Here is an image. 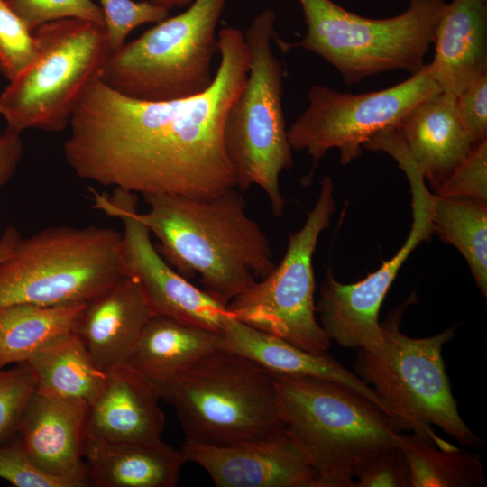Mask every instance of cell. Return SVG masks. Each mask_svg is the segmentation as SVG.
Returning <instances> with one entry per match:
<instances>
[{
	"instance_id": "obj_1",
	"label": "cell",
	"mask_w": 487,
	"mask_h": 487,
	"mask_svg": "<svg viewBox=\"0 0 487 487\" xmlns=\"http://www.w3.org/2000/svg\"><path fill=\"white\" fill-rule=\"evenodd\" d=\"M220 60L211 85L195 96L145 101L100 78L84 91L63 152L80 178L142 196L207 198L236 188L224 142L227 112L242 91L251 55L244 32L217 33Z\"/></svg>"
},
{
	"instance_id": "obj_2",
	"label": "cell",
	"mask_w": 487,
	"mask_h": 487,
	"mask_svg": "<svg viewBox=\"0 0 487 487\" xmlns=\"http://www.w3.org/2000/svg\"><path fill=\"white\" fill-rule=\"evenodd\" d=\"M143 198L149 210L136 217L157 237L162 253L225 306L275 268L267 236L235 188L207 198Z\"/></svg>"
},
{
	"instance_id": "obj_3",
	"label": "cell",
	"mask_w": 487,
	"mask_h": 487,
	"mask_svg": "<svg viewBox=\"0 0 487 487\" xmlns=\"http://www.w3.org/2000/svg\"><path fill=\"white\" fill-rule=\"evenodd\" d=\"M273 380L286 430L317 470V487H355L363 467L397 446L399 423L357 391L315 378Z\"/></svg>"
},
{
	"instance_id": "obj_4",
	"label": "cell",
	"mask_w": 487,
	"mask_h": 487,
	"mask_svg": "<svg viewBox=\"0 0 487 487\" xmlns=\"http://www.w3.org/2000/svg\"><path fill=\"white\" fill-rule=\"evenodd\" d=\"M405 306L381 324L384 342L380 349H360L357 375L373 385L402 431L411 430L443 450L457 449L435 433L436 426L461 445L475 448L482 440L459 414L442 357L443 346L455 335V327L429 337L407 336L400 330Z\"/></svg>"
},
{
	"instance_id": "obj_5",
	"label": "cell",
	"mask_w": 487,
	"mask_h": 487,
	"mask_svg": "<svg viewBox=\"0 0 487 487\" xmlns=\"http://www.w3.org/2000/svg\"><path fill=\"white\" fill-rule=\"evenodd\" d=\"M298 1L306 34L293 45L277 42L286 50L300 47L321 57L347 85L394 69L417 72L425 65L446 4L444 0H410L403 13L374 19L352 13L332 0Z\"/></svg>"
},
{
	"instance_id": "obj_6",
	"label": "cell",
	"mask_w": 487,
	"mask_h": 487,
	"mask_svg": "<svg viewBox=\"0 0 487 487\" xmlns=\"http://www.w3.org/2000/svg\"><path fill=\"white\" fill-rule=\"evenodd\" d=\"M170 403L185 439L205 445L230 446L286 430L273 376L249 358L222 347L184 373Z\"/></svg>"
},
{
	"instance_id": "obj_7",
	"label": "cell",
	"mask_w": 487,
	"mask_h": 487,
	"mask_svg": "<svg viewBox=\"0 0 487 487\" xmlns=\"http://www.w3.org/2000/svg\"><path fill=\"white\" fill-rule=\"evenodd\" d=\"M276 15L271 9L256 14L244 34L251 63L245 84L229 108L224 142L235 187H260L274 216L285 201L280 175L294 165L282 109L283 69L272 48Z\"/></svg>"
},
{
	"instance_id": "obj_8",
	"label": "cell",
	"mask_w": 487,
	"mask_h": 487,
	"mask_svg": "<svg viewBox=\"0 0 487 487\" xmlns=\"http://www.w3.org/2000/svg\"><path fill=\"white\" fill-rule=\"evenodd\" d=\"M122 233L57 226L21 239L0 262V307L87 303L124 275Z\"/></svg>"
},
{
	"instance_id": "obj_9",
	"label": "cell",
	"mask_w": 487,
	"mask_h": 487,
	"mask_svg": "<svg viewBox=\"0 0 487 487\" xmlns=\"http://www.w3.org/2000/svg\"><path fill=\"white\" fill-rule=\"evenodd\" d=\"M226 2L193 0L183 13L167 17L111 52L101 80L122 95L145 101L203 92L214 79L216 27Z\"/></svg>"
},
{
	"instance_id": "obj_10",
	"label": "cell",
	"mask_w": 487,
	"mask_h": 487,
	"mask_svg": "<svg viewBox=\"0 0 487 487\" xmlns=\"http://www.w3.org/2000/svg\"><path fill=\"white\" fill-rule=\"evenodd\" d=\"M38 57L0 94V115L11 130L57 133L69 125L86 88L101 77L110 54L105 26L64 18L33 32Z\"/></svg>"
},
{
	"instance_id": "obj_11",
	"label": "cell",
	"mask_w": 487,
	"mask_h": 487,
	"mask_svg": "<svg viewBox=\"0 0 487 487\" xmlns=\"http://www.w3.org/2000/svg\"><path fill=\"white\" fill-rule=\"evenodd\" d=\"M335 211L334 186L326 176L305 224L289 235L280 264L227 304L232 317L303 350L326 353L330 340L316 318L312 257Z\"/></svg>"
},
{
	"instance_id": "obj_12",
	"label": "cell",
	"mask_w": 487,
	"mask_h": 487,
	"mask_svg": "<svg viewBox=\"0 0 487 487\" xmlns=\"http://www.w3.org/2000/svg\"><path fill=\"white\" fill-rule=\"evenodd\" d=\"M441 92L428 63L406 80L378 91L350 94L324 85L308 92L306 109L287 129L292 150L306 151L315 168L336 149L346 165L361 156L363 145L377 133L394 128L418 103Z\"/></svg>"
},
{
	"instance_id": "obj_13",
	"label": "cell",
	"mask_w": 487,
	"mask_h": 487,
	"mask_svg": "<svg viewBox=\"0 0 487 487\" xmlns=\"http://www.w3.org/2000/svg\"><path fill=\"white\" fill-rule=\"evenodd\" d=\"M387 153L397 161L409 182L412 225L398 253L364 279L344 284L330 271L326 273L316 310L328 339L345 348L376 351L383 345V331L379 322L381 306L409 255L433 233V194L427 188L423 175L403 142H393Z\"/></svg>"
},
{
	"instance_id": "obj_14",
	"label": "cell",
	"mask_w": 487,
	"mask_h": 487,
	"mask_svg": "<svg viewBox=\"0 0 487 487\" xmlns=\"http://www.w3.org/2000/svg\"><path fill=\"white\" fill-rule=\"evenodd\" d=\"M91 191L94 208L122 221L124 275L137 280L153 313L221 334L231 317L226 306L165 262L136 217L137 195L120 188L112 195Z\"/></svg>"
},
{
	"instance_id": "obj_15",
	"label": "cell",
	"mask_w": 487,
	"mask_h": 487,
	"mask_svg": "<svg viewBox=\"0 0 487 487\" xmlns=\"http://www.w3.org/2000/svg\"><path fill=\"white\" fill-rule=\"evenodd\" d=\"M181 449L217 487H317V470L287 430L230 446L185 439Z\"/></svg>"
},
{
	"instance_id": "obj_16",
	"label": "cell",
	"mask_w": 487,
	"mask_h": 487,
	"mask_svg": "<svg viewBox=\"0 0 487 487\" xmlns=\"http://www.w3.org/2000/svg\"><path fill=\"white\" fill-rule=\"evenodd\" d=\"M88 406L35 391L21 418L17 436L33 461L45 472L88 485L84 449Z\"/></svg>"
},
{
	"instance_id": "obj_17",
	"label": "cell",
	"mask_w": 487,
	"mask_h": 487,
	"mask_svg": "<svg viewBox=\"0 0 487 487\" xmlns=\"http://www.w3.org/2000/svg\"><path fill=\"white\" fill-rule=\"evenodd\" d=\"M154 315L137 280L124 275L86 303L73 332L106 372L130 363Z\"/></svg>"
},
{
	"instance_id": "obj_18",
	"label": "cell",
	"mask_w": 487,
	"mask_h": 487,
	"mask_svg": "<svg viewBox=\"0 0 487 487\" xmlns=\"http://www.w3.org/2000/svg\"><path fill=\"white\" fill-rule=\"evenodd\" d=\"M152 386L129 364L106 372L103 389L89 406L87 436L112 443L161 438L165 416Z\"/></svg>"
},
{
	"instance_id": "obj_19",
	"label": "cell",
	"mask_w": 487,
	"mask_h": 487,
	"mask_svg": "<svg viewBox=\"0 0 487 487\" xmlns=\"http://www.w3.org/2000/svg\"><path fill=\"white\" fill-rule=\"evenodd\" d=\"M222 348L249 358L273 376L307 377L343 384L395 416L376 391L327 353L316 354L251 326L234 317L225 323Z\"/></svg>"
},
{
	"instance_id": "obj_20",
	"label": "cell",
	"mask_w": 487,
	"mask_h": 487,
	"mask_svg": "<svg viewBox=\"0 0 487 487\" xmlns=\"http://www.w3.org/2000/svg\"><path fill=\"white\" fill-rule=\"evenodd\" d=\"M425 180L435 188L473 149L456 96L439 92L414 106L394 127Z\"/></svg>"
},
{
	"instance_id": "obj_21",
	"label": "cell",
	"mask_w": 487,
	"mask_h": 487,
	"mask_svg": "<svg viewBox=\"0 0 487 487\" xmlns=\"http://www.w3.org/2000/svg\"><path fill=\"white\" fill-rule=\"evenodd\" d=\"M428 63L441 92L457 96L487 73V5L480 0L446 4L435 30Z\"/></svg>"
},
{
	"instance_id": "obj_22",
	"label": "cell",
	"mask_w": 487,
	"mask_h": 487,
	"mask_svg": "<svg viewBox=\"0 0 487 487\" xmlns=\"http://www.w3.org/2000/svg\"><path fill=\"white\" fill-rule=\"evenodd\" d=\"M221 346V334L154 315L146 324L129 365L161 400L170 402L184 373Z\"/></svg>"
},
{
	"instance_id": "obj_23",
	"label": "cell",
	"mask_w": 487,
	"mask_h": 487,
	"mask_svg": "<svg viewBox=\"0 0 487 487\" xmlns=\"http://www.w3.org/2000/svg\"><path fill=\"white\" fill-rule=\"evenodd\" d=\"M84 460L88 485L97 487H173L188 462L161 439L112 443L86 438Z\"/></svg>"
},
{
	"instance_id": "obj_24",
	"label": "cell",
	"mask_w": 487,
	"mask_h": 487,
	"mask_svg": "<svg viewBox=\"0 0 487 487\" xmlns=\"http://www.w3.org/2000/svg\"><path fill=\"white\" fill-rule=\"evenodd\" d=\"M24 363L37 392L88 407L101 392L106 377L73 331L56 336Z\"/></svg>"
},
{
	"instance_id": "obj_25",
	"label": "cell",
	"mask_w": 487,
	"mask_h": 487,
	"mask_svg": "<svg viewBox=\"0 0 487 487\" xmlns=\"http://www.w3.org/2000/svg\"><path fill=\"white\" fill-rule=\"evenodd\" d=\"M85 305L0 307V369L26 362L56 336L73 331Z\"/></svg>"
},
{
	"instance_id": "obj_26",
	"label": "cell",
	"mask_w": 487,
	"mask_h": 487,
	"mask_svg": "<svg viewBox=\"0 0 487 487\" xmlns=\"http://www.w3.org/2000/svg\"><path fill=\"white\" fill-rule=\"evenodd\" d=\"M433 232L466 260L474 281L487 295V201L433 194Z\"/></svg>"
},
{
	"instance_id": "obj_27",
	"label": "cell",
	"mask_w": 487,
	"mask_h": 487,
	"mask_svg": "<svg viewBox=\"0 0 487 487\" xmlns=\"http://www.w3.org/2000/svg\"><path fill=\"white\" fill-rule=\"evenodd\" d=\"M397 446L409 473V487H482L486 485L479 455L460 448L443 450L413 434L400 433Z\"/></svg>"
},
{
	"instance_id": "obj_28",
	"label": "cell",
	"mask_w": 487,
	"mask_h": 487,
	"mask_svg": "<svg viewBox=\"0 0 487 487\" xmlns=\"http://www.w3.org/2000/svg\"><path fill=\"white\" fill-rule=\"evenodd\" d=\"M38 57V43L32 31L0 0V72L9 81L15 78Z\"/></svg>"
},
{
	"instance_id": "obj_29",
	"label": "cell",
	"mask_w": 487,
	"mask_h": 487,
	"mask_svg": "<svg viewBox=\"0 0 487 487\" xmlns=\"http://www.w3.org/2000/svg\"><path fill=\"white\" fill-rule=\"evenodd\" d=\"M36 391L26 363L0 369V444L17 435L25 408Z\"/></svg>"
},
{
	"instance_id": "obj_30",
	"label": "cell",
	"mask_w": 487,
	"mask_h": 487,
	"mask_svg": "<svg viewBox=\"0 0 487 487\" xmlns=\"http://www.w3.org/2000/svg\"><path fill=\"white\" fill-rule=\"evenodd\" d=\"M105 18L107 45L111 52L119 50L135 28L158 23L169 17V11L150 1L99 0Z\"/></svg>"
},
{
	"instance_id": "obj_31",
	"label": "cell",
	"mask_w": 487,
	"mask_h": 487,
	"mask_svg": "<svg viewBox=\"0 0 487 487\" xmlns=\"http://www.w3.org/2000/svg\"><path fill=\"white\" fill-rule=\"evenodd\" d=\"M32 32L55 20L78 18L105 26L101 7L92 0H5Z\"/></svg>"
},
{
	"instance_id": "obj_32",
	"label": "cell",
	"mask_w": 487,
	"mask_h": 487,
	"mask_svg": "<svg viewBox=\"0 0 487 487\" xmlns=\"http://www.w3.org/2000/svg\"><path fill=\"white\" fill-rule=\"evenodd\" d=\"M0 479L16 487H76L41 469L18 436L0 444Z\"/></svg>"
},
{
	"instance_id": "obj_33",
	"label": "cell",
	"mask_w": 487,
	"mask_h": 487,
	"mask_svg": "<svg viewBox=\"0 0 487 487\" xmlns=\"http://www.w3.org/2000/svg\"><path fill=\"white\" fill-rule=\"evenodd\" d=\"M433 194L487 201V141L475 145Z\"/></svg>"
},
{
	"instance_id": "obj_34",
	"label": "cell",
	"mask_w": 487,
	"mask_h": 487,
	"mask_svg": "<svg viewBox=\"0 0 487 487\" xmlns=\"http://www.w3.org/2000/svg\"><path fill=\"white\" fill-rule=\"evenodd\" d=\"M355 478V487H409L408 465L397 446L374 457Z\"/></svg>"
},
{
	"instance_id": "obj_35",
	"label": "cell",
	"mask_w": 487,
	"mask_h": 487,
	"mask_svg": "<svg viewBox=\"0 0 487 487\" xmlns=\"http://www.w3.org/2000/svg\"><path fill=\"white\" fill-rule=\"evenodd\" d=\"M456 110L473 143L487 141V73L456 96Z\"/></svg>"
},
{
	"instance_id": "obj_36",
	"label": "cell",
	"mask_w": 487,
	"mask_h": 487,
	"mask_svg": "<svg viewBox=\"0 0 487 487\" xmlns=\"http://www.w3.org/2000/svg\"><path fill=\"white\" fill-rule=\"evenodd\" d=\"M21 133L6 128L0 134V190L11 179L23 152Z\"/></svg>"
},
{
	"instance_id": "obj_37",
	"label": "cell",
	"mask_w": 487,
	"mask_h": 487,
	"mask_svg": "<svg viewBox=\"0 0 487 487\" xmlns=\"http://www.w3.org/2000/svg\"><path fill=\"white\" fill-rule=\"evenodd\" d=\"M22 237L14 226H8L0 236V262L13 254Z\"/></svg>"
},
{
	"instance_id": "obj_38",
	"label": "cell",
	"mask_w": 487,
	"mask_h": 487,
	"mask_svg": "<svg viewBox=\"0 0 487 487\" xmlns=\"http://www.w3.org/2000/svg\"><path fill=\"white\" fill-rule=\"evenodd\" d=\"M150 2L167 11H170L174 7L189 5L193 0H150Z\"/></svg>"
},
{
	"instance_id": "obj_39",
	"label": "cell",
	"mask_w": 487,
	"mask_h": 487,
	"mask_svg": "<svg viewBox=\"0 0 487 487\" xmlns=\"http://www.w3.org/2000/svg\"><path fill=\"white\" fill-rule=\"evenodd\" d=\"M480 1L486 2V0H480Z\"/></svg>"
}]
</instances>
